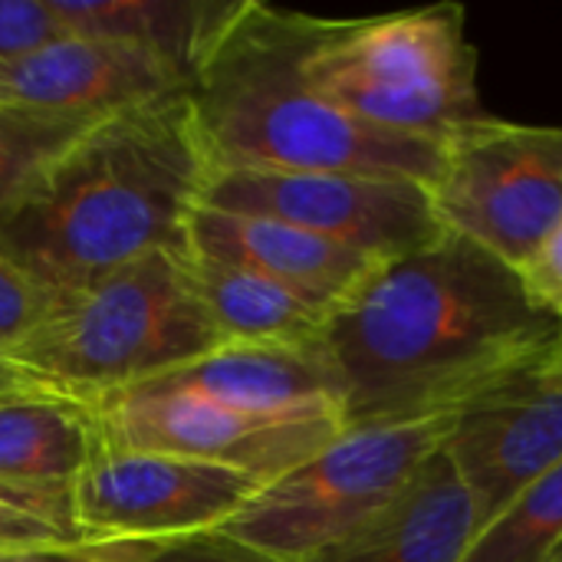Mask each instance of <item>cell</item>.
Instances as JSON below:
<instances>
[{
	"instance_id": "6da1fadb",
	"label": "cell",
	"mask_w": 562,
	"mask_h": 562,
	"mask_svg": "<svg viewBox=\"0 0 562 562\" xmlns=\"http://www.w3.org/2000/svg\"><path fill=\"white\" fill-rule=\"evenodd\" d=\"M560 319L540 310L520 270L474 240H438L379 260L326 316L342 422L385 425L454 415L487 385L540 359Z\"/></svg>"
},
{
	"instance_id": "7a4b0ae2",
	"label": "cell",
	"mask_w": 562,
	"mask_h": 562,
	"mask_svg": "<svg viewBox=\"0 0 562 562\" xmlns=\"http://www.w3.org/2000/svg\"><path fill=\"white\" fill-rule=\"evenodd\" d=\"M207 175L188 92L119 109L0 204V257L53 296L79 293L145 254L184 250Z\"/></svg>"
},
{
	"instance_id": "3957f363",
	"label": "cell",
	"mask_w": 562,
	"mask_h": 562,
	"mask_svg": "<svg viewBox=\"0 0 562 562\" xmlns=\"http://www.w3.org/2000/svg\"><path fill=\"white\" fill-rule=\"evenodd\" d=\"M323 16L240 0L188 99L211 168L356 171L435 184L445 148L352 119L303 76Z\"/></svg>"
},
{
	"instance_id": "277c9868",
	"label": "cell",
	"mask_w": 562,
	"mask_h": 562,
	"mask_svg": "<svg viewBox=\"0 0 562 562\" xmlns=\"http://www.w3.org/2000/svg\"><path fill=\"white\" fill-rule=\"evenodd\" d=\"M477 46L461 3L326 20L303 56L306 82L352 119L448 148L494 122L477 89Z\"/></svg>"
},
{
	"instance_id": "5b68a950",
	"label": "cell",
	"mask_w": 562,
	"mask_h": 562,
	"mask_svg": "<svg viewBox=\"0 0 562 562\" xmlns=\"http://www.w3.org/2000/svg\"><path fill=\"white\" fill-rule=\"evenodd\" d=\"M184 250L145 254L59 296L7 352L56 392L89 405L214 352L224 342L191 290Z\"/></svg>"
},
{
	"instance_id": "8992f818",
	"label": "cell",
	"mask_w": 562,
	"mask_h": 562,
	"mask_svg": "<svg viewBox=\"0 0 562 562\" xmlns=\"http://www.w3.org/2000/svg\"><path fill=\"white\" fill-rule=\"evenodd\" d=\"M451 415L342 428L323 451L267 484L221 533L286 562H310L352 537L445 448Z\"/></svg>"
},
{
	"instance_id": "52a82bcc",
	"label": "cell",
	"mask_w": 562,
	"mask_h": 562,
	"mask_svg": "<svg viewBox=\"0 0 562 562\" xmlns=\"http://www.w3.org/2000/svg\"><path fill=\"white\" fill-rule=\"evenodd\" d=\"M431 198L451 234L524 270L562 221V125H524L497 115L454 138Z\"/></svg>"
},
{
	"instance_id": "ba28073f",
	"label": "cell",
	"mask_w": 562,
	"mask_h": 562,
	"mask_svg": "<svg viewBox=\"0 0 562 562\" xmlns=\"http://www.w3.org/2000/svg\"><path fill=\"white\" fill-rule=\"evenodd\" d=\"M201 204L283 221L372 260L412 254L448 231L431 188L392 175L211 168Z\"/></svg>"
},
{
	"instance_id": "9c48e42d",
	"label": "cell",
	"mask_w": 562,
	"mask_h": 562,
	"mask_svg": "<svg viewBox=\"0 0 562 562\" xmlns=\"http://www.w3.org/2000/svg\"><path fill=\"white\" fill-rule=\"evenodd\" d=\"M267 484L207 461L99 441L72 484L82 547L128 550L221 530Z\"/></svg>"
},
{
	"instance_id": "30bf717a",
	"label": "cell",
	"mask_w": 562,
	"mask_h": 562,
	"mask_svg": "<svg viewBox=\"0 0 562 562\" xmlns=\"http://www.w3.org/2000/svg\"><path fill=\"white\" fill-rule=\"evenodd\" d=\"M92 408L109 445L221 464L263 484L310 461L346 428L339 412L260 415L151 385H132Z\"/></svg>"
},
{
	"instance_id": "8fae6325",
	"label": "cell",
	"mask_w": 562,
	"mask_h": 562,
	"mask_svg": "<svg viewBox=\"0 0 562 562\" xmlns=\"http://www.w3.org/2000/svg\"><path fill=\"white\" fill-rule=\"evenodd\" d=\"M445 454L477 530L562 464V359L553 346L451 415Z\"/></svg>"
},
{
	"instance_id": "7c38bea8",
	"label": "cell",
	"mask_w": 562,
	"mask_h": 562,
	"mask_svg": "<svg viewBox=\"0 0 562 562\" xmlns=\"http://www.w3.org/2000/svg\"><path fill=\"white\" fill-rule=\"evenodd\" d=\"M188 79L148 49L59 36L26 56L0 63V105L102 119L119 109L188 92Z\"/></svg>"
},
{
	"instance_id": "4fadbf2b",
	"label": "cell",
	"mask_w": 562,
	"mask_h": 562,
	"mask_svg": "<svg viewBox=\"0 0 562 562\" xmlns=\"http://www.w3.org/2000/svg\"><path fill=\"white\" fill-rule=\"evenodd\" d=\"M188 250L277 280L333 313L379 260L283 221L231 214L198 204L188 221Z\"/></svg>"
},
{
	"instance_id": "5bb4252c",
	"label": "cell",
	"mask_w": 562,
	"mask_h": 562,
	"mask_svg": "<svg viewBox=\"0 0 562 562\" xmlns=\"http://www.w3.org/2000/svg\"><path fill=\"white\" fill-rule=\"evenodd\" d=\"M142 385L221 402L240 412H339V385L333 366L316 342L217 346L214 352L161 372Z\"/></svg>"
},
{
	"instance_id": "9a60e30c",
	"label": "cell",
	"mask_w": 562,
	"mask_h": 562,
	"mask_svg": "<svg viewBox=\"0 0 562 562\" xmlns=\"http://www.w3.org/2000/svg\"><path fill=\"white\" fill-rule=\"evenodd\" d=\"M474 537V504L441 448L398 501L310 562H461Z\"/></svg>"
},
{
	"instance_id": "2e32d148",
	"label": "cell",
	"mask_w": 562,
	"mask_h": 562,
	"mask_svg": "<svg viewBox=\"0 0 562 562\" xmlns=\"http://www.w3.org/2000/svg\"><path fill=\"white\" fill-rule=\"evenodd\" d=\"M66 36L148 49L188 82L237 13L240 0H46ZM191 89V86H188Z\"/></svg>"
},
{
	"instance_id": "e0dca14e",
	"label": "cell",
	"mask_w": 562,
	"mask_h": 562,
	"mask_svg": "<svg viewBox=\"0 0 562 562\" xmlns=\"http://www.w3.org/2000/svg\"><path fill=\"white\" fill-rule=\"evenodd\" d=\"M191 290L224 346L316 342L326 310L254 270L184 250Z\"/></svg>"
},
{
	"instance_id": "ac0fdd59",
	"label": "cell",
	"mask_w": 562,
	"mask_h": 562,
	"mask_svg": "<svg viewBox=\"0 0 562 562\" xmlns=\"http://www.w3.org/2000/svg\"><path fill=\"white\" fill-rule=\"evenodd\" d=\"M99 441L89 402L69 395L0 402V481L7 484L72 494Z\"/></svg>"
},
{
	"instance_id": "d6986e66",
	"label": "cell",
	"mask_w": 562,
	"mask_h": 562,
	"mask_svg": "<svg viewBox=\"0 0 562 562\" xmlns=\"http://www.w3.org/2000/svg\"><path fill=\"white\" fill-rule=\"evenodd\" d=\"M562 550V464L477 530L461 562H550Z\"/></svg>"
},
{
	"instance_id": "ffe728a7",
	"label": "cell",
	"mask_w": 562,
	"mask_h": 562,
	"mask_svg": "<svg viewBox=\"0 0 562 562\" xmlns=\"http://www.w3.org/2000/svg\"><path fill=\"white\" fill-rule=\"evenodd\" d=\"M0 550L10 560H86L89 550L72 527V494L0 481Z\"/></svg>"
},
{
	"instance_id": "44dd1931",
	"label": "cell",
	"mask_w": 562,
	"mask_h": 562,
	"mask_svg": "<svg viewBox=\"0 0 562 562\" xmlns=\"http://www.w3.org/2000/svg\"><path fill=\"white\" fill-rule=\"evenodd\" d=\"M99 119L0 105V204Z\"/></svg>"
},
{
	"instance_id": "7402d4cb",
	"label": "cell",
	"mask_w": 562,
	"mask_h": 562,
	"mask_svg": "<svg viewBox=\"0 0 562 562\" xmlns=\"http://www.w3.org/2000/svg\"><path fill=\"white\" fill-rule=\"evenodd\" d=\"M82 562H286L260 553L221 530L181 537L151 547H128V550H92Z\"/></svg>"
},
{
	"instance_id": "603a6c76",
	"label": "cell",
	"mask_w": 562,
	"mask_h": 562,
	"mask_svg": "<svg viewBox=\"0 0 562 562\" xmlns=\"http://www.w3.org/2000/svg\"><path fill=\"white\" fill-rule=\"evenodd\" d=\"M59 296L43 290L36 280H30L20 267H13L7 257H0V346H16L26 333H33Z\"/></svg>"
},
{
	"instance_id": "cb8c5ba5",
	"label": "cell",
	"mask_w": 562,
	"mask_h": 562,
	"mask_svg": "<svg viewBox=\"0 0 562 562\" xmlns=\"http://www.w3.org/2000/svg\"><path fill=\"white\" fill-rule=\"evenodd\" d=\"M66 36L46 0H0V63Z\"/></svg>"
},
{
	"instance_id": "d4e9b609",
	"label": "cell",
	"mask_w": 562,
	"mask_h": 562,
	"mask_svg": "<svg viewBox=\"0 0 562 562\" xmlns=\"http://www.w3.org/2000/svg\"><path fill=\"white\" fill-rule=\"evenodd\" d=\"M530 300L562 323V221L520 270Z\"/></svg>"
},
{
	"instance_id": "484cf974",
	"label": "cell",
	"mask_w": 562,
	"mask_h": 562,
	"mask_svg": "<svg viewBox=\"0 0 562 562\" xmlns=\"http://www.w3.org/2000/svg\"><path fill=\"white\" fill-rule=\"evenodd\" d=\"M40 395H63L53 385H46L40 375L13 362V356L0 346V402H16V398H40Z\"/></svg>"
},
{
	"instance_id": "4316f807",
	"label": "cell",
	"mask_w": 562,
	"mask_h": 562,
	"mask_svg": "<svg viewBox=\"0 0 562 562\" xmlns=\"http://www.w3.org/2000/svg\"><path fill=\"white\" fill-rule=\"evenodd\" d=\"M553 352L562 359V323H560V336H557V342H553Z\"/></svg>"
},
{
	"instance_id": "83f0119b",
	"label": "cell",
	"mask_w": 562,
	"mask_h": 562,
	"mask_svg": "<svg viewBox=\"0 0 562 562\" xmlns=\"http://www.w3.org/2000/svg\"><path fill=\"white\" fill-rule=\"evenodd\" d=\"M0 562H10V557H7V553H3V550H0Z\"/></svg>"
},
{
	"instance_id": "f1b7e54d",
	"label": "cell",
	"mask_w": 562,
	"mask_h": 562,
	"mask_svg": "<svg viewBox=\"0 0 562 562\" xmlns=\"http://www.w3.org/2000/svg\"><path fill=\"white\" fill-rule=\"evenodd\" d=\"M550 562H562V550H560V553H557V557H553V560H550Z\"/></svg>"
}]
</instances>
